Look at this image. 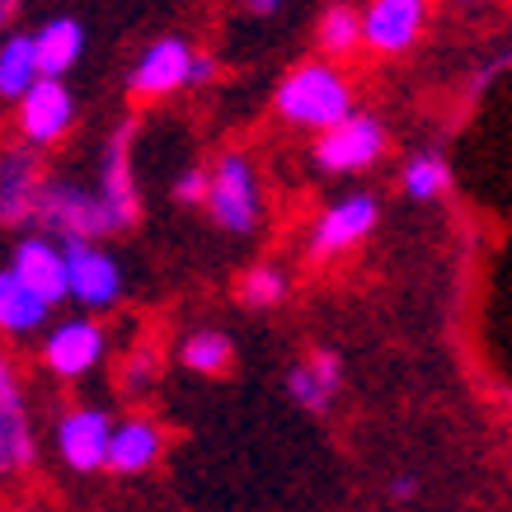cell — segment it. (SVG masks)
I'll return each mask as SVG.
<instances>
[{
	"label": "cell",
	"instance_id": "obj_15",
	"mask_svg": "<svg viewBox=\"0 0 512 512\" xmlns=\"http://www.w3.org/2000/svg\"><path fill=\"white\" fill-rule=\"evenodd\" d=\"M29 461H33V437H29V419H24V404H19L15 376L0 372V466L24 470Z\"/></svg>",
	"mask_w": 512,
	"mask_h": 512
},
{
	"label": "cell",
	"instance_id": "obj_23",
	"mask_svg": "<svg viewBox=\"0 0 512 512\" xmlns=\"http://www.w3.org/2000/svg\"><path fill=\"white\" fill-rule=\"evenodd\" d=\"M282 296H287V278H282L278 268H249L245 278H240V301L254 306V311L278 306Z\"/></svg>",
	"mask_w": 512,
	"mask_h": 512
},
{
	"label": "cell",
	"instance_id": "obj_26",
	"mask_svg": "<svg viewBox=\"0 0 512 512\" xmlns=\"http://www.w3.org/2000/svg\"><path fill=\"white\" fill-rule=\"evenodd\" d=\"M151 367H156V357H151V353H141L137 362H132V376H123V386L141 390V386H146V376H151Z\"/></svg>",
	"mask_w": 512,
	"mask_h": 512
},
{
	"label": "cell",
	"instance_id": "obj_12",
	"mask_svg": "<svg viewBox=\"0 0 512 512\" xmlns=\"http://www.w3.org/2000/svg\"><path fill=\"white\" fill-rule=\"evenodd\" d=\"M104 357V329L90 320H66L52 329V339L43 348V362L57 376H85Z\"/></svg>",
	"mask_w": 512,
	"mask_h": 512
},
{
	"label": "cell",
	"instance_id": "obj_21",
	"mask_svg": "<svg viewBox=\"0 0 512 512\" xmlns=\"http://www.w3.org/2000/svg\"><path fill=\"white\" fill-rule=\"evenodd\" d=\"M231 339L226 334H217V329H202V334H193V339L184 343V367L188 372H202V376H221L226 367H231Z\"/></svg>",
	"mask_w": 512,
	"mask_h": 512
},
{
	"label": "cell",
	"instance_id": "obj_10",
	"mask_svg": "<svg viewBox=\"0 0 512 512\" xmlns=\"http://www.w3.org/2000/svg\"><path fill=\"white\" fill-rule=\"evenodd\" d=\"M376 217H381L376 198H367V193L343 198L339 207H329L325 217H320V226H315V240H311V254H315V259H329V254H339V249L357 245V240H362V235L376 226Z\"/></svg>",
	"mask_w": 512,
	"mask_h": 512
},
{
	"label": "cell",
	"instance_id": "obj_2",
	"mask_svg": "<svg viewBox=\"0 0 512 512\" xmlns=\"http://www.w3.org/2000/svg\"><path fill=\"white\" fill-rule=\"evenodd\" d=\"M33 221H43V226H57L62 235H113L109 207L104 198H94L85 188L76 184H43L38 188V202H33Z\"/></svg>",
	"mask_w": 512,
	"mask_h": 512
},
{
	"label": "cell",
	"instance_id": "obj_5",
	"mask_svg": "<svg viewBox=\"0 0 512 512\" xmlns=\"http://www.w3.org/2000/svg\"><path fill=\"white\" fill-rule=\"evenodd\" d=\"M207 207L217 226L245 235L254 221H259V184H254V170H249L245 156H226L212 174V193H207Z\"/></svg>",
	"mask_w": 512,
	"mask_h": 512
},
{
	"label": "cell",
	"instance_id": "obj_1",
	"mask_svg": "<svg viewBox=\"0 0 512 512\" xmlns=\"http://www.w3.org/2000/svg\"><path fill=\"white\" fill-rule=\"evenodd\" d=\"M278 113L287 123H301V127H334L353 113V90L348 80L334 71V66H296L292 76L278 85Z\"/></svg>",
	"mask_w": 512,
	"mask_h": 512
},
{
	"label": "cell",
	"instance_id": "obj_4",
	"mask_svg": "<svg viewBox=\"0 0 512 512\" xmlns=\"http://www.w3.org/2000/svg\"><path fill=\"white\" fill-rule=\"evenodd\" d=\"M66 249V278H71V296L85 306H113L123 296V273L90 235H62Z\"/></svg>",
	"mask_w": 512,
	"mask_h": 512
},
{
	"label": "cell",
	"instance_id": "obj_8",
	"mask_svg": "<svg viewBox=\"0 0 512 512\" xmlns=\"http://www.w3.org/2000/svg\"><path fill=\"white\" fill-rule=\"evenodd\" d=\"M10 268H15L19 278L29 282L33 292H43L52 306L62 301V296H71V278H66V249L62 240L52 245L47 235H24L15 245V254H10Z\"/></svg>",
	"mask_w": 512,
	"mask_h": 512
},
{
	"label": "cell",
	"instance_id": "obj_16",
	"mask_svg": "<svg viewBox=\"0 0 512 512\" xmlns=\"http://www.w3.org/2000/svg\"><path fill=\"white\" fill-rule=\"evenodd\" d=\"M47 311H52V301H47L43 292H33L15 268L0 273V325L10 329V334H29V329H38L47 320Z\"/></svg>",
	"mask_w": 512,
	"mask_h": 512
},
{
	"label": "cell",
	"instance_id": "obj_13",
	"mask_svg": "<svg viewBox=\"0 0 512 512\" xmlns=\"http://www.w3.org/2000/svg\"><path fill=\"white\" fill-rule=\"evenodd\" d=\"M127 141H132V127H123V132L109 141L104 170H99V198H104V207H109V217L118 231L137 221V193H132V170H127Z\"/></svg>",
	"mask_w": 512,
	"mask_h": 512
},
{
	"label": "cell",
	"instance_id": "obj_17",
	"mask_svg": "<svg viewBox=\"0 0 512 512\" xmlns=\"http://www.w3.org/2000/svg\"><path fill=\"white\" fill-rule=\"evenodd\" d=\"M160 456V433L156 423L146 419H127L123 428H113V447H109V466L118 475H137Z\"/></svg>",
	"mask_w": 512,
	"mask_h": 512
},
{
	"label": "cell",
	"instance_id": "obj_27",
	"mask_svg": "<svg viewBox=\"0 0 512 512\" xmlns=\"http://www.w3.org/2000/svg\"><path fill=\"white\" fill-rule=\"evenodd\" d=\"M414 494H419V480H414V475H400V480L390 484V498H395V503H414Z\"/></svg>",
	"mask_w": 512,
	"mask_h": 512
},
{
	"label": "cell",
	"instance_id": "obj_24",
	"mask_svg": "<svg viewBox=\"0 0 512 512\" xmlns=\"http://www.w3.org/2000/svg\"><path fill=\"white\" fill-rule=\"evenodd\" d=\"M357 38H362V19H357L348 5H334V10L320 19V47H325V52H353Z\"/></svg>",
	"mask_w": 512,
	"mask_h": 512
},
{
	"label": "cell",
	"instance_id": "obj_29",
	"mask_svg": "<svg viewBox=\"0 0 512 512\" xmlns=\"http://www.w3.org/2000/svg\"><path fill=\"white\" fill-rule=\"evenodd\" d=\"M278 5H282V0H249V10H254V15H273Z\"/></svg>",
	"mask_w": 512,
	"mask_h": 512
},
{
	"label": "cell",
	"instance_id": "obj_9",
	"mask_svg": "<svg viewBox=\"0 0 512 512\" xmlns=\"http://www.w3.org/2000/svg\"><path fill=\"white\" fill-rule=\"evenodd\" d=\"M428 19V0H372V10L362 15V38L376 52H404L419 38Z\"/></svg>",
	"mask_w": 512,
	"mask_h": 512
},
{
	"label": "cell",
	"instance_id": "obj_14",
	"mask_svg": "<svg viewBox=\"0 0 512 512\" xmlns=\"http://www.w3.org/2000/svg\"><path fill=\"white\" fill-rule=\"evenodd\" d=\"M339 386H343V362H339L334 353L306 357V362H296L292 376H287V390H292V400L306 404V409H315V414L334 404Z\"/></svg>",
	"mask_w": 512,
	"mask_h": 512
},
{
	"label": "cell",
	"instance_id": "obj_25",
	"mask_svg": "<svg viewBox=\"0 0 512 512\" xmlns=\"http://www.w3.org/2000/svg\"><path fill=\"white\" fill-rule=\"evenodd\" d=\"M207 193H212V174L184 170L179 179H174V198L179 202H207Z\"/></svg>",
	"mask_w": 512,
	"mask_h": 512
},
{
	"label": "cell",
	"instance_id": "obj_18",
	"mask_svg": "<svg viewBox=\"0 0 512 512\" xmlns=\"http://www.w3.org/2000/svg\"><path fill=\"white\" fill-rule=\"evenodd\" d=\"M38 76H43L38 38H24V33L5 38V47H0V94H5V99H24Z\"/></svg>",
	"mask_w": 512,
	"mask_h": 512
},
{
	"label": "cell",
	"instance_id": "obj_20",
	"mask_svg": "<svg viewBox=\"0 0 512 512\" xmlns=\"http://www.w3.org/2000/svg\"><path fill=\"white\" fill-rule=\"evenodd\" d=\"M80 47H85V29L76 19H52L38 33V62H43V76H66L76 66Z\"/></svg>",
	"mask_w": 512,
	"mask_h": 512
},
{
	"label": "cell",
	"instance_id": "obj_22",
	"mask_svg": "<svg viewBox=\"0 0 512 512\" xmlns=\"http://www.w3.org/2000/svg\"><path fill=\"white\" fill-rule=\"evenodd\" d=\"M447 184H451L447 160L433 156V151H428V156H414L409 165H404V193H409V198H419V202L423 198H437Z\"/></svg>",
	"mask_w": 512,
	"mask_h": 512
},
{
	"label": "cell",
	"instance_id": "obj_28",
	"mask_svg": "<svg viewBox=\"0 0 512 512\" xmlns=\"http://www.w3.org/2000/svg\"><path fill=\"white\" fill-rule=\"evenodd\" d=\"M217 76V62H212V57H193V80H188V85H202V80H212Z\"/></svg>",
	"mask_w": 512,
	"mask_h": 512
},
{
	"label": "cell",
	"instance_id": "obj_7",
	"mask_svg": "<svg viewBox=\"0 0 512 512\" xmlns=\"http://www.w3.org/2000/svg\"><path fill=\"white\" fill-rule=\"evenodd\" d=\"M71 118H76V104H71V90L62 85V76H38L33 90L19 99V127L38 146L62 137L71 127Z\"/></svg>",
	"mask_w": 512,
	"mask_h": 512
},
{
	"label": "cell",
	"instance_id": "obj_3",
	"mask_svg": "<svg viewBox=\"0 0 512 512\" xmlns=\"http://www.w3.org/2000/svg\"><path fill=\"white\" fill-rule=\"evenodd\" d=\"M381 151H386V127L376 123V118H367V113H348L343 123L325 127L320 141H315V160L329 174L367 170Z\"/></svg>",
	"mask_w": 512,
	"mask_h": 512
},
{
	"label": "cell",
	"instance_id": "obj_6",
	"mask_svg": "<svg viewBox=\"0 0 512 512\" xmlns=\"http://www.w3.org/2000/svg\"><path fill=\"white\" fill-rule=\"evenodd\" d=\"M109 447H113V423L104 409H76L57 423V451L71 470H99L109 466Z\"/></svg>",
	"mask_w": 512,
	"mask_h": 512
},
{
	"label": "cell",
	"instance_id": "obj_19",
	"mask_svg": "<svg viewBox=\"0 0 512 512\" xmlns=\"http://www.w3.org/2000/svg\"><path fill=\"white\" fill-rule=\"evenodd\" d=\"M38 174H33L29 156H10L5 160V188H0V217L5 226H19V221H33V202H38Z\"/></svg>",
	"mask_w": 512,
	"mask_h": 512
},
{
	"label": "cell",
	"instance_id": "obj_11",
	"mask_svg": "<svg viewBox=\"0 0 512 512\" xmlns=\"http://www.w3.org/2000/svg\"><path fill=\"white\" fill-rule=\"evenodd\" d=\"M188 80H193V52H188L184 38H160L132 66V90L137 94H170Z\"/></svg>",
	"mask_w": 512,
	"mask_h": 512
}]
</instances>
